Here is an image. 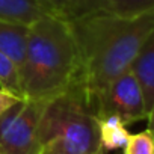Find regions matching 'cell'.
<instances>
[{
  "label": "cell",
  "instance_id": "obj_1",
  "mask_svg": "<svg viewBox=\"0 0 154 154\" xmlns=\"http://www.w3.org/2000/svg\"><path fill=\"white\" fill-rule=\"evenodd\" d=\"M77 45V86L95 112L98 95L118 75L130 69L154 30V12L134 18L92 14L68 20Z\"/></svg>",
  "mask_w": 154,
  "mask_h": 154
},
{
  "label": "cell",
  "instance_id": "obj_2",
  "mask_svg": "<svg viewBox=\"0 0 154 154\" xmlns=\"http://www.w3.org/2000/svg\"><path fill=\"white\" fill-rule=\"evenodd\" d=\"M79 57L68 20L47 14L29 26L20 66L23 98H54L72 83Z\"/></svg>",
  "mask_w": 154,
  "mask_h": 154
},
{
  "label": "cell",
  "instance_id": "obj_3",
  "mask_svg": "<svg viewBox=\"0 0 154 154\" xmlns=\"http://www.w3.org/2000/svg\"><path fill=\"white\" fill-rule=\"evenodd\" d=\"M39 152L91 154L101 148L98 119L85 94L74 85L45 106L38 125Z\"/></svg>",
  "mask_w": 154,
  "mask_h": 154
},
{
  "label": "cell",
  "instance_id": "obj_4",
  "mask_svg": "<svg viewBox=\"0 0 154 154\" xmlns=\"http://www.w3.org/2000/svg\"><path fill=\"white\" fill-rule=\"evenodd\" d=\"M51 98H21L0 116V151L39 154L38 125Z\"/></svg>",
  "mask_w": 154,
  "mask_h": 154
},
{
  "label": "cell",
  "instance_id": "obj_5",
  "mask_svg": "<svg viewBox=\"0 0 154 154\" xmlns=\"http://www.w3.org/2000/svg\"><path fill=\"white\" fill-rule=\"evenodd\" d=\"M95 115L97 118L115 115L125 125L148 119L143 94L131 69L118 75L98 95L95 101Z\"/></svg>",
  "mask_w": 154,
  "mask_h": 154
},
{
  "label": "cell",
  "instance_id": "obj_6",
  "mask_svg": "<svg viewBox=\"0 0 154 154\" xmlns=\"http://www.w3.org/2000/svg\"><path fill=\"white\" fill-rule=\"evenodd\" d=\"M151 12H154V0H74L65 20H74L92 14L134 18Z\"/></svg>",
  "mask_w": 154,
  "mask_h": 154
},
{
  "label": "cell",
  "instance_id": "obj_7",
  "mask_svg": "<svg viewBox=\"0 0 154 154\" xmlns=\"http://www.w3.org/2000/svg\"><path fill=\"white\" fill-rule=\"evenodd\" d=\"M130 69L134 74L136 80L142 89L145 106L149 115L154 106V30L143 42Z\"/></svg>",
  "mask_w": 154,
  "mask_h": 154
},
{
  "label": "cell",
  "instance_id": "obj_8",
  "mask_svg": "<svg viewBox=\"0 0 154 154\" xmlns=\"http://www.w3.org/2000/svg\"><path fill=\"white\" fill-rule=\"evenodd\" d=\"M29 26L0 18V50L21 66L26 51Z\"/></svg>",
  "mask_w": 154,
  "mask_h": 154
},
{
  "label": "cell",
  "instance_id": "obj_9",
  "mask_svg": "<svg viewBox=\"0 0 154 154\" xmlns=\"http://www.w3.org/2000/svg\"><path fill=\"white\" fill-rule=\"evenodd\" d=\"M47 14L51 12L36 0H0V18L6 21L30 26Z\"/></svg>",
  "mask_w": 154,
  "mask_h": 154
},
{
  "label": "cell",
  "instance_id": "obj_10",
  "mask_svg": "<svg viewBox=\"0 0 154 154\" xmlns=\"http://www.w3.org/2000/svg\"><path fill=\"white\" fill-rule=\"evenodd\" d=\"M97 119H98V134H100L101 148L106 152L124 149L130 137L127 125L115 115H109Z\"/></svg>",
  "mask_w": 154,
  "mask_h": 154
},
{
  "label": "cell",
  "instance_id": "obj_11",
  "mask_svg": "<svg viewBox=\"0 0 154 154\" xmlns=\"http://www.w3.org/2000/svg\"><path fill=\"white\" fill-rule=\"evenodd\" d=\"M0 88L23 97L20 85V66L2 50H0Z\"/></svg>",
  "mask_w": 154,
  "mask_h": 154
},
{
  "label": "cell",
  "instance_id": "obj_12",
  "mask_svg": "<svg viewBox=\"0 0 154 154\" xmlns=\"http://www.w3.org/2000/svg\"><path fill=\"white\" fill-rule=\"evenodd\" d=\"M122 154H154V134L149 128L130 134Z\"/></svg>",
  "mask_w": 154,
  "mask_h": 154
},
{
  "label": "cell",
  "instance_id": "obj_13",
  "mask_svg": "<svg viewBox=\"0 0 154 154\" xmlns=\"http://www.w3.org/2000/svg\"><path fill=\"white\" fill-rule=\"evenodd\" d=\"M36 2H39L42 6H45L51 14H56V15L65 18L74 3V0H36Z\"/></svg>",
  "mask_w": 154,
  "mask_h": 154
},
{
  "label": "cell",
  "instance_id": "obj_14",
  "mask_svg": "<svg viewBox=\"0 0 154 154\" xmlns=\"http://www.w3.org/2000/svg\"><path fill=\"white\" fill-rule=\"evenodd\" d=\"M23 97L14 94V92H9V91H5L0 88V116H2L9 107H12L14 104H17Z\"/></svg>",
  "mask_w": 154,
  "mask_h": 154
},
{
  "label": "cell",
  "instance_id": "obj_15",
  "mask_svg": "<svg viewBox=\"0 0 154 154\" xmlns=\"http://www.w3.org/2000/svg\"><path fill=\"white\" fill-rule=\"evenodd\" d=\"M148 128L152 131V134H154V106H152V109H151V112H149V115H148Z\"/></svg>",
  "mask_w": 154,
  "mask_h": 154
},
{
  "label": "cell",
  "instance_id": "obj_16",
  "mask_svg": "<svg viewBox=\"0 0 154 154\" xmlns=\"http://www.w3.org/2000/svg\"><path fill=\"white\" fill-rule=\"evenodd\" d=\"M91 154H106V151H104L103 148H100V149H97L95 152H91Z\"/></svg>",
  "mask_w": 154,
  "mask_h": 154
},
{
  "label": "cell",
  "instance_id": "obj_17",
  "mask_svg": "<svg viewBox=\"0 0 154 154\" xmlns=\"http://www.w3.org/2000/svg\"><path fill=\"white\" fill-rule=\"evenodd\" d=\"M39 154H48V152H39Z\"/></svg>",
  "mask_w": 154,
  "mask_h": 154
},
{
  "label": "cell",
  "instance_id": "obj_18",
  "mask_svg": "<svg viewBox=\"0 0 154 154\" xmlns=\"http://www.w3.org/2000/svg\"><path fill=\"white\" fill-rule=\"evenodd\" d=\"M116 154H122V152H116Z\"/></svg>",
  "mask_w": 154,
  "mask_h": 154
},
{
  "label": "cell",
  "instance_id": "obj_19",
  "mask_svg": "<svg viewBox=\"0 0 154 154\" xmlns=\"http://www.w3.org/2000/svg\"><path fill=\"white\" fill-rule=\"evenodd\" d=\"M0 154H3V152H2V151H0Z\"/></svg>",
  "mask_w": 154,
  "mask_h": 154
}]
</instances>
